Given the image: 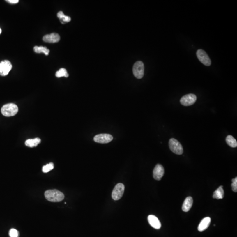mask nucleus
<instances>
[{"mask_svg":"<svg viewBox=\"0 0 237 237\" xmlns=\"http://www.w3.org/2000/svg\"><path fill=\"white\" fill-rule=\"evenodd\" d=\"M193 200L192 197L189 196L186 198L182 205V209L183 211L187 212L190 211L192 206Z\"/></svg>","mask_w":237,"mask_h":237,"instance_id":"14","label":"nucleus"},{"mask_svg":"<svg viewBox=\"0 0 237 237\" xmlns=\"http://www.w3.org/2000/svg\"><path fill=\"white\" fill-rule=\"evenodd\" d=\"M12 65L10 61L4 60L0 63V75L6 76L7 75L12 69Z\"/></svg>","mask_w":237,"mask_h":237,"instance_id":"8","label":"nucleus"},{"mask_svg":"<svg viewBox=\"0 0 237 237\" xmlns=\"http://www.w3.org/2000/svg\"><path fill=\"white\" fill-rule=\"evenodd\" d=\"M148 222L149 224L155 229H159L161 227V224L157 217L154 215H151L148 217Z\"/></svg>","mask_w":237,"mask_h":237,"instance_id":"12","label":"nucleus"},{"mask_svg":"<svg viewBox=\"0 0 237 237\" xmlns=\"http://www.w3.org/2000/svg\"><path fill=\"white\" fill-rule=\"evenodd\" d=\"M224 192L223 189V186H220L213 193V198L217 199H222L224 197Z\"/></svg>","mask_w":237,"mask_h":237,"instance_id":"16","label":"nucleus"},{"mask_svg":"<svg viewBox=\"0 0 237 237\" xmlns=\"http://www.w3.org/2000/svg\"><path fill=\"white\" fill-rule=\"evenodd\" d=\"M54 167L53 163H50L49 164H47L45 166H44L42 168V171L44 173H46L49 172L50 170L53 169Z\"/></svg>","mask_w":237,"mask_h":237,"instance_id":"21","label":"nucleus"},{"mask_svg":"<svg viewBox=\"0 0 237 237\" xmlns=\"http://www.w3.org/2000/svg\"><path fill=\"white\" fill-rule=\"evenodd\" d=\"M6 1L9 2V3H11L12 4H17L19 2V0H7Z\"/></svg>","mask_w":237,"mask_h":237,"instance_id":"24","label":"nucleus"},{"mask_svg":"<svg viewBox=\"0 0 237 237\" xmlns=\"http://www.w3.org/2000/svg\"><path fill=\"white\" fill-rule=\"evenodd\" d=\"M169 148L171 151L176 155H181L183 153V148L179 142L174 138H171L169 142Z\"/></svg>","mask_w":237,"mask_h":237,"instance_id":"3","label":"nucleus"},{"mask_svg":"<svg viewBox=\"0 0 237 237\" xmlns=\"http://www.w3.org/2000/svg\"><path fill=\"white\" fill-rule=\"evenodd\" d=\"M43 40L45 42L47 43H57L60 40V37L58 33H52L45 35L43 37Z\"/></svg>","mask_w":237,"mask_h":237,"instance_id":"11","label":"nucleus"},{"mask_svg":"<svg viewBox=\"0 0 237 237\" xmlns=\"http://www.w3.org/2000/svg\"><path fill=\"white\" fill-rule=\"evenodd\" d=\"M196 55L200 62L206 66H210L211 61L206 53L202 49H199L196 52Z\"/></svg>","mask_w":237,"mask_h":237,"instance_id":"6","label":"nucleus"},{"mask_svg":"<svg viewBox=\"0 0 237 237\" xmlns=\"http://www.w3.org/2000/svg\"><path fill=\"white\" fill-rule=\"evenodd\" d=\"M211 223V218L209 217L204 218L202 220L198 226V231L202 232L207 229Z\"/></svg>","mask_w":237,"mask_h":237,"instance_id":"13","label":"nucleus"},{"mask_svg":"<svg viewBox=\"0 0 237 237\" xmlns=\"http://www.w3.org/2000/svg\"><path fill=\"white\" fill-rule=\"evenodd\" d=\"M57 16H58L59 19H60L61 23H63V24H64V23H66V22H70L71 20L70 17L65 15L63 13V12H61V11L58 13Z\"/></svg>","mask_w":237,"mask_h":237,"instance_id":"18","label":"nucleus"},{"mask_svg":"<svg viewBox=\"0 0 237 237\" xmlns=\"http://www.w3.org/2000/svg\"><path fill=\"white\" fill-rule=\"evenodd\" d=\"M231 187L233 192H237V177H235L232 180Z\"/></svg>","mask_w":237,"mask_h":237,"instance_id":"22","label":"nucleus"},{"mask_svg":"<svg viewBox=\"0 0 237 237\" xmlns=\"http://www.w3.org/2000/svg\"><path fill=\"white\" fill-rule=\"evenodd\" d=\"M34 51L37 53H44L46 55H48L50 52V51L46 47L35 46L34 47Z\"/></svg>","mask_w":237,"mask_h":237,"instance_id":"19","label":"nucleus"},{"mask_svg":"<svg viewBox=\"0 0 237 237\" xmlns=\"http://www.w3.org/2000/svg\"><path fill=\"white\" fill-rule=\"evenodd\" d=\"M41 140L39 138H35L34 139H28L25 142V144L28 147H36L40 143Z\"/></svg>","mask_w":237,"mask_h":237,"instance_id":"15","label":"nucleus"},{"mask_svg":"<svg viewBox=\"0 0 237 237\" xmlns=\"http://www.w3.org/2000/svg\"><path fill=\"white\" fill-rule=\"evenodd\" d=\"M18 110V106L15 104H7L1 108V112L5 116H13L17 114Z\"/></svg>","mask_w":237,"mask_h":237,"instance_id":"2","label":"nucleus"},{"mask_svg":"<svg viewBox=\"0 0 237 237\" xmlns=\"http://www.w3.org/2000/svg\"><path fill=\"white\" fill-rule=\"evenodd\" d=\"M197 100V97L194 94H189L181 98L180 102L184 106H188L195 103Z\"/></svg>","mask_w":237,"mask_h":237,"instance_id":"7","label":"nucleus"},{"mask_svg":"<svg viewBox=\"0 0 237 237\" xmlns=\"http://www.w3.org/2000/svg\"><path fill=\"white\" fill-rule=\"evenodd\" d=\"M226 142L227 144L232 148H236L237 147V142L236 139L232 136H227L226 138Z\"/></svg>","mask_w":237,"mask_h":237,"instance_id":"17","label":"nucleus"},{"mask_svg":"<svg viewBox=\"0 0 237 237\" xmlns=\"http://www.w3.org/2000/svg\"><path fill=\"white\" fill-rule=\"evenodd\" d=\"M1 33V29L0 28V34Z\"/></svg>","mask_w":237,"mask_h":237,"instance_id":"25","label":"nucleus"},{"mask_svg":"<svg viewBox=\"0 0 237 237\" xmlns=\"http://www.w3.org/2000/svg\"><path fill=\"white\" fill-rule=\"evenodd\" d=\"M9 235L10 237H18L19 233L15 229H11L9 231Z\"/></svg>","mask_w":237,"mask_h":237,"instance_id":"23","label":"nucleus"},{"mask_svg":"<svg viewBox=\"0 0 237 237\" xmlns=\"http://www.w3.org/2000/svg\"><path fill=\"white\" fill-rule=\"evenodd\" d=\"M144 66L142 61H137L135 63L133 67L134 76L138 79H142L144 75Z\"/></svg>","mask_w":237,"mask_h":237,"instance_id":"4","label":"nucleus"},{"mask_svg":"<svg viewBox=\"0 0 237 237\" xmlns=\"http://www.w3.org/2000/svg\"><path fill=\"white\" fill-rule=\"evenodd\" d=\"M113 139V137L109 134H99L95 136L94 140L98 143L106 144L111 142Z\"/></svg>","mask_w":237,"mask_h":237,"instance_id":"9","label":"nucleus"},{"mask_svg":"<svg viewBox=\"0 0 237 237\" xmlns=\"http://www.w3.org/2000/svg\"><path fill=\"white\" fill-rule=\"evenodd\" d=\"M55 76L57 77L58 78H60L63 77H69V74H68L67 70L65 69L61 68L56 72Z\"/></svg>","mask_w":237,"mask_h":237,"instance_id":"20","label":"nucleus"},{"mask_svg":"<svg viewBox=\"0 0 237 237\" xmlns=\"http://www.w3.org/2000/svg\"><path fill=\"white\" fill-rule=\"evenodd\" d=\"M45 197L47 200L52 202H59L64 199V194L56 189L49 190L46 191Z\"/></svg>","mask_w":237,"mask_h":237,"instance_id":"1","label":"nucleus"},{"mask_svg":"<svg viewBox=\"0 0 237 237\" xmlns=\"http://www.w3.org/2000/svg\"><path fill=\"white\" fill-rule=\"evenodd\" d=\"M125 186L122 183H118L117 184L112 192V197L114 200H118L120 199L124 193Z\"/></svg>","mask_w":237,"mask_h":237,"instance_id":"5","label":"nucleus"},{"mask_svg":"<svg viewBox=\"0 0 237 237\" xmlns=\"http://www.w3.org/2000/svg\"><path fill=\"white\" fill-rule=\"evenodd\" d=\"M164 169L163 166L160 164H157L153 172L154 178L156 180H160L164 175Z\"/></svg>","mask_w":237,"mask_h":237,"instance_id":"10","label":"nucleus"}]
</instances>
